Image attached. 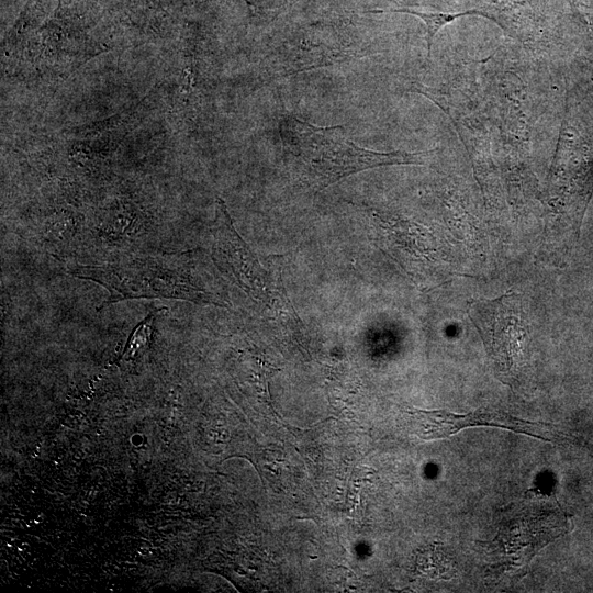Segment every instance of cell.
<instances>
[{"label": "cell", "mask_w": 593, "mask_h": 593, "mask_svg": "<svg viewBox=\"0 0 593 593\" xmlns=\"http://www.w3.org/2000/svg\"><path fill=\"white\" fill-rule=\"evenodd\" d=\"M283 146L295 178L320 191L353 174L391 165H423L430 152H377L362 148L343 134L342 126H317L298 118L281 123Z\"/></svg>", "instance_id": "1"}, {"label": "cell", "mask_w": 593, "mask_h": 593, "mask_svg": "<svg viewBox=\"0 0 593 593\" xmlns=\"http://www.w3.org/2000/svg\"><path fill=\"white\" fill-rule=\"evenodd\" d=\"M67 272L105 288L109 296L99 310L135 299H170L226 306L195 283L180 255L134 256L102 265H69Z\"/></svg>", "instance_id": "2"}, {"label": "cell", "mask_w": 593, "mask_h": 593, "mask_svg": "<svg viewBox=\"0 0 593 593\" xmlns=\"http://www.w3.org/2000/svg\"><path fill=\"white\" fill-rule=\"evenodd\" d=\"M212 232V258L217 268L254 302L275 325L302 335V321L290 302L281 271L266 267L234 227L225 203L217 200Z\"/></svg>", "instance_id": "3"}, {"label": "cell", "mask_w": 593, "mask_h": 593, "mask_svg": "<svg viewBox=\"0 0 593 593\" xmlns=\"http://www.w3.org/2000/svg\"><path fill=\"white\" fill-rule=\"evenodd\" d=\"M468 316L497 371L512 374L518 366L526 336L519 296L507 293L493 300H472L468 304Z\"/></svg>", "instance_id": "4"}, {"label": "cell", "mask_w": 593, "mask_h": 593, "mask_svg": "<svg viewBox=\"0 0 593 593\" xmlns=\"http://www.w3.org/2000/svg\"><path fill=\"white\" fill-rule=\"evenodd\" d=\"M414 433L423 439L445 438L467 427L492 426L511 429L542 440L561 441L566 436L547 423L515 417L504 411L485 410L459 415L447 411L410 410Z\"/></svg>", "instance_id": "5"}, {"label": "cell", "mask_w": 593, "mask_h": 593, "mask_svg": "<svg viewBox=\"0 0 593 593\" xmlns=\"http://www.w3.org/2000/svg\"><path fill=\"white\" fill-rule=\"evenodd\" d=\"M370 13H404L414 15L418 19H421L425 26H426V42H427V60L430 58V52L432 46L434 42V37L436 34L447 24L454 22L455 20L462 18V16H469V15H477V16H483L489 20H492L494 23L499 25V22L496 19L486 10L482 9H469L463 11H449V12H433V11H423V10H416L412 8H399V9H390V10H370L368 11Z\"/></svg>", "instance_id": "6"}]
</instances>
